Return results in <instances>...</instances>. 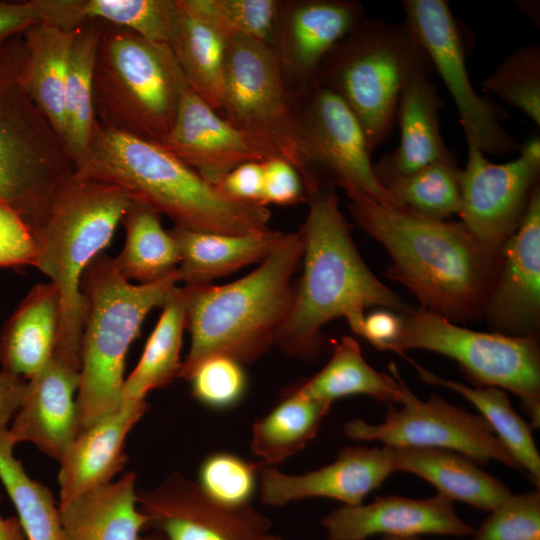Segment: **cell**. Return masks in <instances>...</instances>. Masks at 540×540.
Wrapping results in <instances>:
<instances>
[{"mask_svg": "<svg viewBox=\"0 0 540 540\" xmlns=\"http://www.w3.org/2000/svg\"><path fill=\"white\" fill-rule=\"evenodd\" d=\"M349 200L356 224L391 258L387 278L407 287L420 308L454 323L484 316L499 275L501 250L481 244L461 222L428 218L364 196Z\"/></svg>", "mask_w": 540, "mask_h": 540, "instance_id": "6da1fadb", "label": "cell"}, {"mask_svg": "<svg viewBox=\"0 0 540 540\" xmlns=\"http://www.w3.org/2000/svg\"><path fill=\"white\" fill-rule=\"evenodd\" d=\"M308 214L297 232L303 244L302 276L290 313L274 345L301 360L315 359L323 345V326L343 317L359 335L364 310L380 307L404 314L412 307L386 287L359 254L335 187L305 185Z\"/></svg>", "mask_w": 540, "mask_h": 540, "instance_id": "7a4b0ae2", "label": "cell"}, {"mask_svg": "<svg viewBox=\"0 0 540 540\" xmlns=\"http://www.w3.org/2000/svg\"><path fill=\"white\" fill-rule=\"evenodd\" d=\"M75 174L107 183L142 202L174 225L195 231L241 235L269 229L266 206L232 201L162 145L96 120Z\"/></svg>", "mask_w": 540, "mask_h": 540, "instance_id": "3957f363", "label": "cell"}, {"mask_svg": "<svg viewBox=\"0 0 540 540\" xmlns=\"http://www.w3.org/2000/svg\"><path fill=\"white\" fill-rule=\"evenodd\" d=\"M299 234L239 280L225 285L184 286L191 345L178 378L188 381L196 367L213 356L240 364L256 361L274 345L292 308V278L301 264Z\"/></svg>", "mask_w": 540, "mask_h": 540, "instance_id": "277c9868", "label": "cell"}, {"mask_svg": "<svg viewBox=\"0 0 540 540\" xmlns=\"http://www.w3.org/2000/svg\"><path fill=\"white\" fill-rule=\"evenodd\" d=\"M130 201L118 187L73 172L55 188L30 227L37 247L35 267L49 277L59 294L57 352L81 359L82 278L110 243Z\"/></svg>", "mask_w": 540, "mask_h": 540, "instance_id": "5b68a950", "label": "cell"}, {"mask_svg": "<svg viewBox=\"0 0 540 540\" xmlns=\"http://www.w3.org/2000/svg\"><path fill=\"white\" fill-rule=\"evenodd\" d=\"M179 283L176 270L153 283L132 284L103 252L86 268L81 283L84 319L75 399L76 435L123 403L128 349L148 313L162 307Z\"/></svg>", "mask_w": 540, "mask_h": 540, "instance_id": "8992f818", "label": "cell"}, {"mask_svg": "<svg viewBox=\"0 0 540 540\" xmlns=\"http://www.w3.org/2000/svg\"><path fill=\"white\" fill-rule=\"evenodd\" d=\"M184 78L168 44L103 23L93 74L96 120L161 143L170 132Z\"/></svg>", "mask_w": 540, "mask_h": 540, "instance_id": "52a82bcc", "label": "cell"}, {"mask_svg": "<svg viewBox=\"0 0 540 540\" xmlns=\"http://www.w3.org/2000/svg\"><path fill=\"white\" fill-rule=\"evenodd\" d=\"M432 64L406 25L364 18L328 53L317 82L359 121L372 153L391 134L402 89Z\"/></svg>", "mask_w": 540, "mask_h": 540, "instance_id": "ba28073f", "label": "cell"}, {"mask_svg": "<svg viewBox=\"0 0 540 540\" xmlns=\"http://www.w3.org/2000/svg\"><path fill=\"white\" fill-rule=\"evenodd\" d=\"M25 59L23 33L0 43V204L31 227L75 166L21 83Z\"/></svg>", "mask_w": 540, "mask_h": 540, "instance_id": "9c48e42d", "label": "cell"}, {"mask_svg": "<svg viewBox=\"0 0 540 540\" xmlns=\"http://www.w3.org/2000/svg\"><path fill=\"white\" fill-rule=\"evenodd\" d=\"M402 317V327L390 351L403 355L422 349L455 360L475 386L514 393L530 418L540 425V348L536 335L513 336L480 332L420 307Z\"/></svg>", "mask_w": 540, "mask_h": 540, "instance_id": "30bf717a", "label": "cell"}, {"mask_svg": "<svg viewBox=\"0 0 540 540\" xmlns=\"http://www.w3.org/2000/svg\"><path fill=\"white\" fill-rule=\"evenodd\" d=\"M261 152L304 171L295 94L272 47L258 40H228L221 111Z\"/></svg>", "mask_w": 540, "mask_h": 540, "instance_id": "8fae6325", "label": "cell"}, {"mask_svg": "<svg viewBox=\"0 0 540 540\" xmlns=\"http://www.w3.org/2000/svg\"><path fill=\"white\" fill-rule=\"evenodd\" d=\"M304 162L303 183L340 186L346 195L396 205L380 184L364 131L349 107L317 81L294 93Z\"/></svg>", "mask_w": 540, "mask_h": 540, "instance_id": "7c38bea8", "label": "cell"}, {"mask_svg": "<svg viewBox=\"0 0 540 540\" xmlns=\"http://www.w3.org/2000/svg\"><path fill=\"white\" fill-rule=\"evenodd\" d=\"M400 409L388 405L381 423L354 418L343 426L357 441H380L391 447L436 448L458 452L477 463L498 461L522 472L520 466L481 416L431 394L416 397L401 378ZM523 473V472H522Z\"/></svg>", "mask_w": 540, "mask_h": 540, "instance_id": "4fadbf2b", "label": "cell"}, {"mask_svg": "<svg viewBox=\"0 0 540 540\" xmlns=\"http://www.w3.org/2000/svg\"><path fill=\"white\" fill-rule=\"evenodd\" d=\"M405 23L440 75L459 114L468 147L504 155L519 143L502 126L505 110L477 94L466 67L465 48L446 0H404Z\"/></svg>", "mask_w": 540, "mask_h": 540, "instance_id": "5bb4252c", "label": "cell"}, {"mask_svg": "<svg viewBox=\"0 0 540 540\" xmlns=\"http://www.w3.org/2000/svg\"><path fill=\"white\" fill-rule=\"evenodd\" d=\"M520 155L496 164L468 147L461 176V223L486 247L500 251L521 224L540 177V140L519 147Z\"/></svg>", "mask_w": 540, "mask_h": 540, "instance_id": "9a60e30c", "label": "cell"}, {"mask_svg": "<svg viewBox=\"0 0 540 540\" xmlns=\"http://www.w3.org/2000/svg\"><path fill=\"white\" fill-rule=\"evenodd\" d=\"M147 529L167 540H266L271 520L250 503L227 505L174 471L157 487L137 492Z\"/></svg>", "mask_w": 540, "mask_h": 540, "instance_id": "2e32d148", "label": "cell"}, {"mask_svg": "<svg viewBox=\"0 0 540 540\" xmlns=\"http://www.w3.org/2000/svg\"><path fill=\"white\" fill-rule=\"evenodd\" d=\"M364 18L354 0L281 1L270 46L289 88L298 93L312 86L328 53Z\"/></svg>", "mask_w": 540, "mask_h": 540, "instance_id": "e0dca14e", "label": "cell"}, {"mask_svg": "<svg viewBox=\"0 0 540 540\" xmlns=\"http://www.w3.org/2000/svg\"><path fill=\"white\" fill-rule=\"evenodd\" d=\"M394 472L393 447L346 446L334 462L300 475L262 466L260 500L277 507L308 498H330L355 506Z\"/></svg>", "mask_w": 540, "mask_h": 540, "instance_id": "ac0fdd59", "label": "cell"}, {"mask_svg": "<svg viewBox=\"0 0 540 540\" xmlns=\"http://www.w3.org/2000/svg\"><path fill=\"white\" fill-rule=\"evenodd\" d=\"M495 332L536 335L540 322V185L525 216L501 248V266L484 316Z\"/></svg>", "mask_w": 540, "mask_h": 540, "instance_id": "d6986e66", "label": "cell"}, {"mask_svg": "<svg viewBox=\"0 0 540 540\" xmlns=\"http://www.w3.org/2000/svg\"><path fill=\"white\" fill-rule=\"evenodd\" d=\"M327 540H366L385 537L416 538L424 534L465 537L475 529L455 512L441 494L427 499L389 495L368 504L341 506L321 520Z\"/></svg>", "mask_w": 540, "mask_h": 540, "instance_id": "ffe728a7", "label": "cell"}, {"mask_svg": "<svg viewBox=\"0 0 540 540\" xmlns=\"http://www.w3.org/2000/svg\"><path fill=\"white\" fill-rule=\"evenodd\" d=\"M216 185L229 171L247 161H264L261 152L185 82L173 126L159 143Z\"/></svg>", "mask_w": 540, "mask_h": 540, "instance_id": "44dd1931", "label": "cell"}, {"mask_svg": "<svg viewBox=\"0 0 540 540\" xmlns=\"http://www.w3.org/2000/svg\"><path fill=\"white\" fill-rule=\"evenodd\" d=\"M80 370V360L53 350L42 370L28 380L25 398L7 430L15 445L30 442L60 460L76 436L74 396Z\"/></svg>", "mask_w": 540, "mask_h": 540, "instance_id": "7402d4cb", "label": "cell"}, {"mask_svg": "<svg viewBox=\"0 0 540 540\" xmlns=\"http://www.w3.org/2000/svg\"><path fill=\"white\" fill-rule=\"evenodd\" d=\"M147 409L146 401H123L118 409L74 437L59 460L58 506L112 482L124 469L127 435Z\"/></svg>", "mask_w": 540, "mask_h": 540, "instance_id": "603a6c76", "label": "cell"}, {"mask_svg": "<svg viewBox=\"0 0 540 540\" xmlns=\"http://www.w3.org/2000/svg\"><path fill=\"white\" fill-rule=\"evenodd\" d=\"M431 71L421 70L405 83L396 114L400 141L395 150L373 164L376 176L408 174L437 162H457L441 135L443 101L430 78Z\"/></svg>", "mask_w": 540, "mask_h": 540, "instance_id": "cb8c5ba5", "label": "cell"}, {"mask_svg": "<svg viewBox=\"0 0 540 540\" xmlns=\"http://www.w3.org/2000/svg\"><path fill=\"white\" fill-rule=\"evenodd\" d=\"M179 256V281L184 286L211 284L244 266L262 262L283 246L293 232L267 229L230 235L195 231L174 225L168 230Z\"/></svg>", "mask_w": 540, "mask_h": 540, "instance_id": "d4e9b609", "label": "cell"}, {"mask_svg": "<svg viewBox=\"0 0 540 540\" xmlns=\"http://www.w3.org/2000/svg\"><path fill=\"white\" fill-rule=\"evenodd\" d=\"M33 3L40 22L64 30H77L99 21L169 46L178 18L176 0H33Z\"/></svg>", "mask_w": 540, "mask_h": 540, "instance_id": "484cf974", "label": "cell"}, {"mask_svg": "<svg viewBox=\"0 0 540 540\" xmlns=\"http://www.w3.org/2000/svg\"><path fill=\"white\" fill-rule=\"evenodd\" d=\"M59 316L56 287L51 282L34 285L1 331V370L26 380L38 374L53 353Z\"/></svg>", "mask_w": 540, "mask_h": 540, "instance_id": "4316f807", "label": "cell"}, {"mask_svg": "<svg viewBox=\"0 0 540 540\" xmlns=\"http://www.w3.org/2000/svg\"><path fill=\"white\" fill-rule=\"evenodd\" d=\"M136 474L93 489L59 506L65 540H140L147 517L138 509Z\"/></svg>", "mask_w": 540, "mask_h": 540, "instance_id": "83f0119b", "label": "cell"}, {"mask_svg": "<svg viewBox=\"0 0 540 540\" xmlns=\"http://www.w3.org/2000/svg\"><path fill=\"white\" fill-rule=\"evenodd\" d=\"M393 449L396 471L421 477L451 501L458 500L490 512L511 495L502 481L458 452L436 448Z\"/></svg>", "mask_w": 540, "mask_h": 540, "instance_id": "f1b7e54d", "label": "cell"}, {"mask_svg": "<svg viewBox=\"0 0 540 540\" xmlns=\"http://www.w3.org/2000/svg\"><path fill=\"white\" fill-rule=\"evenodd\" d=\"M76 33L77 30H64L44 22H38L23 32L26 59L21 83L63 143L65 82Z\"/></svg>", "mask_w": 540, "mask_h": 540, "instance_id": "f546056e", "label": "cell"}, {"mask_svg": "<svg viewBox=\"0 0 540 540\" xmlns=\"http://www.w3.org/2000/svg\"><path fill=\"white\" fill-rule=\"evenodd\" d=\"M389 370L391 375L372 368L365 361L359 343L344 336L319 372L290 389L305 397L331 403L350 395H367L377 401L399 403L401 376L393 362L389 364Z\"/></svg>", "mask_w": 540, "mask_h": 540, "instance_id": "4dcf8cb0", "label": "cell"}, {"mask_svg": "<svg viewBox=\"0 0 540 540\" xmlns=\"http://www.w3.org/2000/svg\"><path fill=\"white\" fill-rule=\"evenodd\" d=\"M177 7V25L170 47L186 84L220 113L229 38L181 9L178 3Z\"/></svg>", "mask_w": 540, "mask_h": 540, "instance_id": "1f68e13d", "label": "cell"}, {"mask_svg": "<svg viewBox=\"0 0 540 540\" xmlns=\"http://www.w3.org/2000/svg\"><path fill=\"white\" fill-rule=\"evenodd\" d=\"M332 404L288 389L279 404L254 423L251 451L262 466L284 462L315 438Z\"/></svg>", "mask_w": 540, "mask_h": 540, "instance_id": "d6a6232c", "label": "cell"}, {"mask_svg": "<svg viewBox=\"0 0 540 540\" xmlns=\"http://www.w3.org/2000/svg\"><path fill=\"white\" fill-rule=\"evenodd\" d=\"M185 323L186 289L177 285L162 306L139 362L124 381L123 401H145L150 391L163 388L178 377Z\"/></svg>", "mask_w": 540, "mask_h": 540, "instance_id": "836d02e7", "label": "cell"}, {"mask_svg": "<svg viewBox=\"0 0 540 540\" xmlns=\"http://www.w3.org/2000/svg\"><path fill=\"white\" fill-rule=\"evenodd\" d=\"M126 230L124 246L113 264L127 281L148 284L175 272L179 265L176 244L150 206L131 200L121 221Z\"/></svg>", "mask_w": 540, "mask_h": 540, "instance_id": "e575fe53", "label": "cell"}, {"mask_svg": "<svg viewBox=\"0 0 540 540\" xmlns=\"http://www.w3.org/2000/svg\"><path fill=\"white\" fill-rule=\"evenodd\" d=\"M415 368L421 380L449 388L472 403L487 421L517 464L533 483L540 485V454L531 426L514 410L506 392L491 386H468L444 379L402 355Z\"/></svg>", "mask_w": 540, "mask_h": 540, "instance_id": "d590c367", "label": "cell"}, {"mask_svg": "<svg viewBox=\"0 0 540 540\" xmlns=\"http://www.w3.org/2000/svg\"><path fill=\"white\" fill-rule=\"evenodd\" d=\"M102 24L95 21L77 29L68 60L64 144L74 166L84 157L96 124L93 74Z\"/></svg>", "mask_w": 540, "mask_h": 540, "instance_id": "8d00e7d4", "label": "cell"}, {"mask_svg": "<svg viewBox=\"0 0 540 540\" xmlns=\"http://www.w3.org/2000/svg\"><path fill=\"white\" fill-rule=\"evenodd\" d=\"M8 429L0 430V480L18 514L27 540H65L59 506L49 488L33 480L21 460Z\"/></svg>", "mask_w": 540, "mask_h": 540, "instance_id": "74e56055", "label": "cell"}, {"mask_svg": "<svg viewBox=\"0 0 540 540\" xmlns=\"http://www.w3.org/2000/svg\"><path fill=\"white\" fill-rule=\"evenodd\" d=\"M462 170L457 162H437L408 174L377 176L396 205L445 220L459 214Z\"/></svg>", "mask_w": 540, "mask_h": 540, "instance_id": "f35d334b", "label": "cell"}, {"mask_svg": "<svg viewBox=\"0 0 540 540\" xmlns=\"http://www.w3.org/2000/svg\"><path fill=\"white\" fill-rule=\"evenodd\" d=\"M177 3L228 38L242 36L269 45L281 7L279 0H177Z\"/></svg>", "mask_w": 540, "mask_h": 540, "instance_id": "ab89813d", "label": "cell"}, {"mask_svg": "<svg viewBox=\"0 0 540 540\" xmlns=\"http://www.w3.org/2000/svg\"><path fill=\"white\" fill-rule=\"evenodd\" d=\"M483 88L540 125V46L511 52L484 80Z\"/></svg>", "mask_w": 540, "mask_h": 540, "instance_id": "60d3db41", "label": "cell"}, {"mask_svg": "<svg viewBox=\"0 0 540 540\" xmlns=\"http://www.w3.org/2000/svg\"><path fill=\"white\" fill-rule=\"evenodd\" d=\"M261 467V463L253 464L231 453H214L200 465L197 483L221 503L244 505L255 491L256 473Z\"/></svg>", "mask_w": 540, "mask_h": 540, "instance_id": "b9f144b4", "label": "cell"}, {"mask_svg": "<svg viewBox=\"0 0 540 540\" xmlns=\"http://www.w3.org/2000/svg\"><path fill=\"white\" fill-rule=\"evenodd\" d=\"M473 540H540V493L511 494L490 511Z\"/></svg>", "mask_w": 540, "mask_h": 540, "instance_id": "7bdbcfd3", "label": "cell"}, {"mask_svg": "<svg viewBox=\"0 0 540 540\" xmlns=\"http://www.w3.org/2000/svg\"><path fill=\"white\" fill-rule=\"evenodd\" d=\"M239 362L213 356L201 362L191 374L193 396L213 409H226L236 405L246 388V377Z\"/></svg>", "mask_w": 540, "mask_h": 540, "instance_id": "ee69618b", "label": "cell"}, {"mask_svg": "<svg viewBox=\"0 0 540 540\" xmlns=\"http://www.w3.org/2000/svg\"><path fill=\"white\" fill-rule=\"evenodd\" d=\"M36 259L31 228L16 210L0 204V268L35 267Z\"/></svg>", "mask_w": 540, "mask_h": 540, "instance_id": "f6af8a7d", "label": "cell"}, {"mask_svg": "<svg viewBox=\"0 0 540 540\" xmlns=\"http://www.w3.org/2000/svg\"><path fill=\"white\" fill-rule=\"evenodd\" d=\"M263 205H297L307 202V193L298 170L281 158L263 161Z\"/></svg>", "mask_w": 540, "mask_h": 540, "instance_id": "bcb514c9", "label": "cell"}, {"mask_svg": "<svg viewBox=\"0 0 540 540\" xmlns=\"http://www.w3.org/2000/svg\"><path fill=\"white\" fill-rule=\"evenodd\" d=\"M263 185V161L252 160L233 168L215 187L232 201L264 206Z\"/></svg>", "mask_w": 540, "mask_h": 540, "instance_id": "7dc6e473", "label": "cell"}, {"mask_svg": "<svg viewBox=\"0 0 540 540\" xmlns=\"http://www.w3.org/2000/svg\"><path fill=\"white\" fill-rule=\"evenodd\" d=\"M402 327V317L394 311L380 308L364 316L359 336L381 351H390Z\"/></svg>", "mask_w": 540, "mask_h": 540, "instance_id": "c3c4849f", "label": "cell"}, {"mask_svg": "<svg viewBox=\"0 0 540 540\" xmlns=\"http://www.w3.org/2000/svg\"><path fill=\"white\" fill-rule=\"evenodd\" d=\"M38 22L40 19L33 0H0V43L22 34Z\"/></svg>", "mask_w": 540, "mask_h": 540, "instance_id": "681fc988", "label": "cell"}, {"mask_svg": "<svg viewBox=\"0 0 540 540\" xmlns=\"http://www.w3.org/2000/svg\"><path fill=\"white\" fill-rule=\"evenodd\" d=\"M28 388V380L0 370V430L8 429Z\"/></svg>", "mask_w": 540, "mask_h": 540, "instance_id": "f907efd6", "label": "cell"}, {"mask_svg": "<svg viewBox=\"0 0 540 540\" xmlns=\"http://www.w3.org/2000/svg\"><path fill=\"white\" fill-rule=\"evenodd\" d=\"M2 493L0 491V501ZM0 540H27L18 517L4 518L0 515Z\"/></svg>", "mask_w": 540, "mask_h": 540, "instance_id": "816d5d0a", "label": "cell"}, {"mask_svg": "<svg viewBox=\"0 0 540 540\" xmlns=\"http://www.w3.org/2000/svg\"><path fill=\"white\" fill-rule=\"evenodd\" d=\"M140 540H167L161 533L152 531L150 534L142 535Z\"/></svg>", "mask_w": 540, "mask_h": 540, "instance_id": "f5cc1de1", "label": "cell"}, {"mask_svg": "<svg viewBox=\"0 0 540 540\" xmlns=\"http://www.w3.org/2000/svg\"><path fill=\"white\" fill-rule=\"evenodd\" d=\"M382 540H418V539H416V538L384 537Z\"/></svg>", "mask_w": 540, "mask_h": 540, "instance_id": "db71d44e", "label": "cell"}, {"mask_svg": "<svg viewBox=\"0 0 540 540\" xmlns=\"http://www.w3.org/2000/svg\"><path fill=\"white\" fill-rule=\"evenodd\" d=\"M266 540H283V538L277 536V535H274V534H270Z\"/></svg>", "mask_w": 540, "mask_h": 540, "instance_id": "11a10c76", "label": "cell"}]
</instances>
